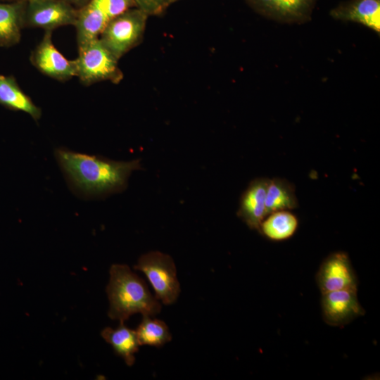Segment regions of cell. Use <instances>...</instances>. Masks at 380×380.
Listing matches in <instances>:
<instances>
[{
	"label": "cell",
	"instance_id": "obj_23",
	"mask_svg": "<svg viewBox=\"0 0 380 380\" xmlns=\"http://www.w3.org/2000/svg\"><path fill=\"white\" fill-rule=\"evenodd\" d=\"M16 1H18V0H16Z\"/></svg>",
	"mask_w": 380,
	"mask_h": 380
},
{
	"label": "cell",
	"instance_id": "obj_7",
	"mask_svg": "<svg viewBox=\"0 0 380 380\" xmlns=\"http://www.w3.org/2000/svg\"><path fill=\"white\" fill-rule=\"evenodd\" d=\"M317 284L322 293L357 289V279L350 260L345 252L329 254L322 262L317 274Z\"/></svg>",
	"mask_w": 380,
	"mask_h": 380
},
{
	"label": "cell",
	"instance_id": "obj_8",
	"mask_svg": "<svg viewBox=\"0 0 380 380\" xmlns=\"http://www.w3.org/2000/svg\"><path fill=\"white\" fill-rule=\"evenodd\" d=\"M52 31L45 34L32 51L30 61L42 73L59 81H66L77 76L75 60L66 58L54 46Z\"/></svg>",
	"mask_w": 380,
	"mask_h": 380
},
{
	"label": "cell",
	"instance_id": "obj_3",
	"mask_svg": "<svg viewBox=\"0 0 380 380\" xmlns=\"http://www.w3.org/2000/svg\"><path fill=\"white\" fill-rule=\"evenodd\" d=\"M78 56L75 60L77 76L80 82L89 86L102 81L119 83L123 74L117 59L103 44L99 37L77 44Z\"/></svg>",
	"mask_w": 380,
	"mask_h": 380
},
{
	"label": "cell",
	"instance_id": "obj_22",
	"mask_svg": "<svg viewBox=\"0 0 380 380\" xmlns=\"http://www.w3.org/2000/svg\"><path fill=\"white\" fill-rule=\"evenodd\" d=\"M177 1H178V0H171V2L172 4V3H174V2Z\"/></svg>",
	"mask_w": 380,
	"mask_h": 380
},
{
	"label": "cell",
	"instance_id": "obj_10",
	"mask_svg": "<svg viewBox=\"0 0 380 380\" xmlns=\"http://www.w3.org/2000/svg\"><path fill=\"white\" fill-rule=\"evenodd\" d=\"M259 13L285 23H300L310 18L315 0H247Z\"/></svg>",
	"mask_w": 380,
	"mask_h": 380
},
{
	"label": "cell",
	"instance_id": "obj_15",
	"mask_svg": "<svg viewBox=\"0 0 380 380\" xmlns=\"http://www.w3.org/2000/svg\"><path fill=\"white\" fill-rule=\"evenodd\" d=\"M0 104L5 108L22 111L37 121L42 116V110L20 87L15 78L0 74Z\"/></svg>",
	"mask_w": 380,
	"mask_h": 380
},
{
	"label": "cell",
	"instance_id": "obj_9",
	"mask_svg": "<svg viewBox=\"0 0 380 380\" xmlns=\"http://www.w3.org/2000/svg\"><path fill=\"white\" fill-rule=\"evenodd\" d=\"M357 289H343L322 293L321 307L324 322L332 327H343L365 313Z\"/></svg>",
	"mask_w": 380,
	"mask_h": 380
},
{
	"label": "cell",
	"instance_id": "obj_14",
	"mask_svg": "<svg viewBox=\"0 0 380 380\" xmlns=\"http://www.w3.org/2000/svg\"><path fill=\"white\" fill-rule=\"evenodd\" d=\"M26 4L27 0L0 3V46L11 47L20 42L25 25Z\"/></svg>",
	"mask_w": 380,
	"mask_h": 380
},
{
	"label": "cell",
	"instance_id": "obj_13",
	"mask_svg": "<svg viewBox=\"0 0 380 380\" xmlns=\"http://www.w3.org/2000/svg\"><path fill=\"white\" fill-rule=\"evenodd\" d=\"M331 15L335 19L358 23L380 32V0H352L333 9Z\"/></svg>",
	"mask_w": 380,
	"mask_h": 380
},
{
	"label": "cell",
	"instance_id": "obj_20",
	"mask_svg": "<svg viewBox=\"0 0 380 380\" xmlns=\"http://www.w3.org/2000/svg\"><path fill=\"white\" fill-rule=\"evenodd\" d=\"M136 7L148 16L161 14L172 4L171 0H134Z\"/></svg>",
	"mask_w": 380,
	"mask_h": 380
},
{
	"label": "cell",
	"instance_id": "obj_11",
	"mask_svg": "<svg viewBox=\"0 0 380 380\" xmlns=\"http://www.w3.org/2000/svg\"><path fill=\"white\" fill-rule=\"evenodd\" d=\"M109 20L108 0H90L80 8L75 25L77 44L99 37Z\"/></svg>",
	"mask_w": 380,
	"mask_h": 380
},
{
	"label": "cell",
	"instance_id": "obj_2",
	"mask_svg": "<svg viewBox=\"0 0 380 380\" xmlns=\"http://www.w3.org/2000/svg\"><path fill=\"white\" fill-rule=\"evenodd\" d=\"M106 293L110 303L108 317L120 322L136 313L154 317L161 310L160 301L151 293L145 281L126 265L110 267Z\"/></svg>",
	"mask_w": 380,
	"mask_h": 380
},
{
	"label": "cell",
	"instance_id": "obj_1",
	"mask_svg": "<svg viewBox=\"0 0 380 380\" xmlns=\"http://www.w3.org/2000/svg\"><path fill=\"white\" fill-rule=\"evenodd\" d=\"M54 155L72 189L85 196L123 190L132 172L141 168L139 159L116 161L65 147L56 148Z\"/></svg>",
	"mask_w": 380,
	"mask_h": 380
},
{
	"label": "cell",
	"instance_id": "obj_12",
	"mask_svg": "<svg viewBox=\"0 0 380 380\" xmlns=\"http://www.w3.org/2000/svg\"><path fill=\"white\" fill-rule=\"evenodd\" d=\"M268 180L267 178L252 180L241 196L237 215L251 229L258 230L267 216L265 196Z\"/></svg>",
	"mask_w": 380,
	"mask_h": 380
},
{
	"label": "cell",
	"instance_id": "obj_5",
	"mask_svg": "<svg viewBox=\"0 0 380 380\" xmlns=\"http://www.w3.org/2000/svg\"><path fill=\"white\" fill-rule=\"evenodd\" d=\"M134 268L142 272L150 281L156 298L164 305H171L177 299L180 285L173 259L167 254L151 251L142 255Z\"/></svg>",
	"mask_w": 380,
	"mask_h": 380
},
{
	"label": "cell",
	"instance_id": "obj_19",
	"mask_svg": "<svg viewBox=\"0 0 380 380\" xmlns=\"http://www.w3.org/2000/svg\"><path fill=\"white\" fill-rule=\"evenodd\" d=\"M135 331L140 346L160 348L172 339L167 324L162 320L148 315L143 316Z\"/></svg>",
	"mask_w": 380,
	"mask_h": 380
},
{
	"label": "cell",
	"instance_id": "obj_16",
	"mask_svg": "<svg viewBox=\"0 0 380 380\" xmlns=\"http://www.w3.org/2000/svg\"><path fill=\"white\" fill-rule=\"evenodd\" d=\"M101 334L112 346L115 353L124 360L127 365H134V355L139 351L140 346L135 330L125 326L124 322H120V325L115 329L104 328Z\"/></svg>",
	"mask_w": 380,
	"mask_h": 380
},
{
	"label": "cell",
	"instance_id": "obj_6",
	"mask_svg": "<svg viewBox=\"0 0 380 380\" xmlns=\"http://www.w3.org/2000/svg\"><path fill=\"white\" fill-rule=\"evenodd\" d=\"M78 9L65 0H27L25 24L46 31L75 26Z\"/></svg>",
	"mask_w": 380,
	"mask_h": 380
},
{
	"label": "cell",
	"instance_id": "obj_18",
	"mask_svg": "<svg viewBox=\"0 0 380 380\" xmlns=\"http://www.w3.org/2000/svg\"><path fill=\"white\" fill-rule=\"evenodd\" d=\"M298 227V217L289 210H279L268 214L258 231L270 240L285 241L292 237Z\"/></svg>",
	"mask_w": 380,
	"mask_h": 380
},
{
	"label": "cell",
	"instance_id": "obj_4",
	"mask_svg": "<svg viewBox=\"0 0 380 380\" xmlns=\"http://www.w3.org/2000/svg\"><path fill=\"white\" fill-rule=\"evenodd\" d=\"M148 17L140 8H131L110 20L99 38L119 60L141 42Z\"/></svg>",
	"mask_w": 380,
	"mask_h": 380
},
{
	"label": "cell",
	"instance_id": "obj_17",
	"mask_svg": "<svg viewBox=\"0 0 380 380\" xmlns=\"http://www.w3.org/2000/svg\"><path fill=\"white\" fill-rule=\"evenodd\" d=\"M298 206L294 185L286 179H269L265 196L267 215L279 210H291Z\"/></svg>",
	"mask_w": 380,
	"mask_h": 380
},
{
	"label": "cell",
	"instance_id": "obj_21",
	"mask_svg": "<svg viewBox=\"0 0 380 380\" xmlns=\"http://www.w3.org/2000/svg\"><path fill=\"white\" fill-rule=\"evenodd\" d=\"M72 6H77L79 7H82L90 0H65Z\"/></svg>",
	"mask_w": 380,
	"mask_h": 380
}]
</instances>
